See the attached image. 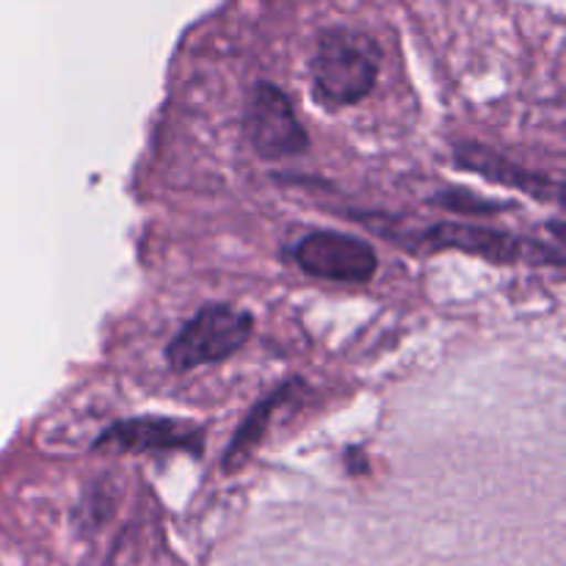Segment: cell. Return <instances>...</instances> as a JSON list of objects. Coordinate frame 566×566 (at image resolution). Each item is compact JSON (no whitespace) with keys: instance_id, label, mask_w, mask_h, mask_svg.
Returning <instances> with one entry per match:
<instances>
[{"instance_id":"ba28073f","label":"cell","mask_w":566,"mask_h":566,"mask_svg":"<svg viewBox=\"0 0 566 566\" xmlns=\"http://www.w3.org/2000/svg\"><path fill=\"white\" fill-rule=\"evenodd\" d=\"M293 387H298V381H287V385L276 387V390L271 392V396L265 398V401H260L258 407H254L252 412H249V418L243 420V426L235 431V437H232L230 448H227V453H224V464H227V468H232V464L243 462V459H247L249 453H252V448L258 446L260 440H263L265 426H269L271 415H274L276 407H282V403H285L287 398H291Z\"/></svg>"},{"instance_id":"9c48e42d","label":"cell","mask_w":566,"mask_h":566,"mask_svg":"<svg viewBox=\"0 0 566 566\" xmlns=\"http://www.w3.org/2000/svg\"><path fill=\"white\" fill-rule=\"evenodd\" d=\"M440 205H446L448 210H468V213H481V210H497V205L481 202V199H468V202H464L462 191H448V197H440Z\"/></svg>"},{"instance_id":"52a82bcc","label":"cell","mask_w":566,"mask_h":566,"mask_svg":"<svg viewBox=\"0 0 566 566\" xmlns=\"http://www.w3.org/2000/svg\"><path fill=\"white\" fill-rule=\"evenodd\" d=\"M453 160L464 169L475 171V175L486 177L492 182H501L506 188H517V191L531 193L545 202H558V182L551 180L547 175H536V171L523 169L514 160L503 158L495 149L484 147V144H459Z\"/></svg>"},{"instance_id":"277c9868","label":"cell","mask_w":566,"mask_h":566,"mask_svg":"<svg viewBox=\"0 0 566 566\" xmlns=\"http://www.w3.org/2000/svg\"><path fill=\"white\" fill-rule=\"evenodd\" d=\"M293 263L313 280L337 285H365L379 271V258L368 241L337 230L307 232L293 247Z\"/></svg>"},{"instance_id":"6da1fadb","label":"cell","mask_w":566,"mask_h":566,"mask_svg":"<svg viewBox=\"0 0 566 566\" xmlns=\"http://www.w3.org/2000/svg\"><path fill=\"white\" fill-rule=\"evenodd\" d=\"M381 70V48L370 33L354 28H329L321 33L313 53V92L321 103L340 108L374 92Z\"/></svg>"},{"instance_id":"7a4b0ae2","label":"cell","mask_w":566,"mask_h":566,"mask_svg":"<svg viewBox=\"0 0 566 566\" xmlns=\"http://www.w3.org/2000/svg\"><path fill=\"white\" fill-rule=\"evenodd\" d=\"M254 332L252 313L232 304H205L166 346V365L175 374H188L202 365H216L241 352Z\"/></svg>"},{"instance_id":"5b68a950","label":"cell","mask_w":566,"mask_h":566,"mask_svg":"<svg viewBox=\"0 0 566 566\" xmlns=\"http://www.w3.org/2000/svg\"><path fill=\"white\" fill-rule=\"evenodd\" d=\"M429 249H457V252L479 254L490 263H517V260H545V263L562 265V252H551L539 243L523 241L506 230L479 224H459V221H440L420 235Z\"/></svg>"},{"instance_id":"8992f818","label":"cell","mask_w":566,"mask_h":566,"mask_svg":"<svg viewBox=\"0 0 566 566\" xmlns=\"http://www.w3.org/2000/svg\"><path fill=\"white\" fill-rule=\"evenodd\" d=\"M202 431L186 420L171 418H133L114 423L97 437L94 451L108 453H166L202 451Z\"/></svg>"},{"instance_id":"3957f363","label":"cell","mask_w":566,"mask_h":566,"mask_svg":"<svg viewBox=\"0 0 566 566\" xmlns=\"http://www.w3.org/2000/svg\"><path fill=\"white\" fill-rule=\"evenodd\" d=\"M243 130L254 153L269 160L296 158L307 153L310 136L298 122L296 108L282 88L263 81L254 83L243 111Z\"/></svg>"}]
</instances>
